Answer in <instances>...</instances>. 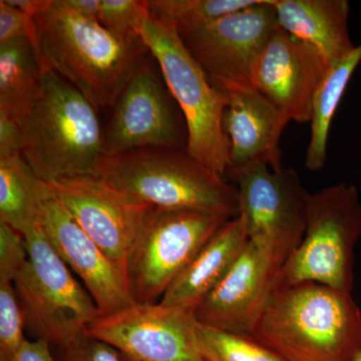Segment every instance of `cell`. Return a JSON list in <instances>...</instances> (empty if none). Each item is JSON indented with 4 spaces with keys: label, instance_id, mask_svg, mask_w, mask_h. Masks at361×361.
I'll use <instances>...</instances> for the list:
<instances>
[{
    "label": "cell",
    "instance_id": "83f0119b",
    "mask_svg": "<svg viewBox=\"0 0 361 361\" xmlns=\"http://www.w3.org/2000/svg\"><path fill=\"white\" fill-rule=\"evenodd\" d=\"M51 348L56 361H123L113 346L85 334L66 345Z\"/></svg>",
    "mask_w": 361,
    "mask_h": 361
},
{
    "label": "cell",
    "instance_id": "603a6c76",
    "mask_svg": "<svg viewBox=\"0 0 361 361\" xmlns=\"http://www.w3.org/2000/svg\"><path fill=\"white\" fill-rule=\"evenodd\" d=\"M258 0H149V13L177 30L208 25L257 4Z\"/></svg>",
    "mask_w": 361,
    "mask_h": 361
},
{
    "label": "cell",
    "instance_id": "277c9868",
    "mask_svg": "<svg viewBox=\"0 0 361 361\" xmlns=\"http://www.w3.org/2000/svg\"><path fill=\"white\" fill-rule=\"evenodd\" d=\"M97 177L130 199L155 208L239 216L234 185L180 149L146 148L104 156Z\"/></svg>",
    "mask_w": 361,
    "mask_h": 361
},
{
    "label": "cell",
    "instance_id": "4dcf8cb0",
    "mask_svg": "<svg viewBox=\"0 0 361 361\" xmlns=\"http://www.w3.org/2000/svg\"><path fill=\"white\" fill-rule=\"evenodd\" d=\"M11 361H56L51 344L40 339L28 341L23 344Z\"/></svg>",
    "mask_w": 361,
    "mask_h": 361
},
{
    "label": "cell",
    "instance_id": "f546056e",
    "mask_svg": "<svg viewBox=\"0 0 361 361\" xmlns=\"http://www.w3.org/2000/svg\"><path fill=\"white\" fill-rule=\"evenodd\" d=\"M20 123L0 111V158L20 156Z\"/></svg>",
    "mask_w": 361,
    "mask_h": 361
},
{
    "label": "cell",
    "instance_id": "ac0fdd59",
    "mask_svg": "<svg viewBox=\"0 0 361 361\" xmlns=\"http://www.w3.org/2000/svg\"><path fill=\"white\" fill-rule=\"evenodd\" d=\"M278 25L315 52L330 70L356 45L348 30V0H272Z\"/></svg>",
    "mask_w": 361,
    "mask_h": 361
},
{
    "label": "cell",
    "instance_id": "cb8c5ba5",
    "mask_svg": "<svg viewBox=\"0 0 361 361\" xmlns=\"http://www.w3.org/2000/svg\"><path fill=\"white\" fill-rule=\"evenodd\" d=\"M196 339L204 361H285L253 336L215 329L198 322Z\"/></svg>",
    "mask_w": 361,
    "mask_h": 361
},
{
    "label": "cell",
    "instance_id": "44dd1931",
    "mask_svg": "<svg viewBox=\"0 0 361 361\" xmlns=\"http://www.w3.org/2000/svg\"><path fill=\"white\" fill-rule=\"evenodd\" d=\"M360 61L361 44L327 71L316 90L310 121V140L305 156V167L312 172L322 170L326 165L330 127L349 80Z\"/></svg>",
    "mask_w": 361,
    "mask_h": 361
},
{
    "label": "cell",
    "instance_id": "4316f807",
    "mask_svg": "<svg viewBox=\"0 0 361 361\" xmlns=\"http://www.w3.org/2000/svg\"><path fill=\"white\" fill-rule=\"evenodd\" d=\"M27 260L25 237L0 221V283H13Z\"/></svg>",
    "mask_w": 361,
    "mask_h": 361
},
{
    "label": "cell",
    "instance_id": "d6986e66",
    "mask_svg": "<svg viewBox=\"0 0 361 361\" xmlns=\"http://www.w3.org/2000/svg\"><path fill=\"white\" fill-rule=\"evenodd\" d=\"M249 243L241 216L228 220L169 287L160 303L194 311L224 279Z\"/></svg>",
    "mask_w": 361,
    "mask_h": 361
},
{
    "label": "cell",
    "instance_id": "9c48e42d",
    "mask_svg": "<svg viewBox=\"0 0 361 361\" xmlns=\"http://www.w3.org/2000/svg\"><path fill=\"white\" fill-rule=\"evenodd\" d=\"M226 178L236 188L249 240L282 267L305 233L310 193L296 171L253 161L230 168Z\"/></svg>",
    "mask_w": 361,
    "mask_h": 361
},
{
    "label": "cell",
    "instance_id": "2e32d148",
    "mask_svg": "<svg viewBox=\"0 0 361 361\" xmlns=\"http://www.w3.org/2000/svg\"><path fill=\"white\" fill-rule=\"evenodd\" d=\"M281 266L249 240L224 279L194 311L197 322L251 336L278 283Z\"/></svg>",
    "mask_w": 361,
    "mask_h": 361
},
{
    "label": "cell",
    "instance_id": "1f68e13d",
    "mask_svg": "<svg viewBox=\"0 0 361 361\" xmlns=\"http://www.w3.org/2000/svg\"><path fill=\"white\" fill-rule=\"evenodd\" d=\"M61 6L82 18L99 21L102 0H59Z\"/></svg>",
    "mask_w": 361,
    "mask_h": 361
},
{
    "label": "cell",
    "instance_id": "d6a6232c",
    "mask_svg": "<svg viewBox=\"0 0 361 361\" xmlns=\"http://www.w3.org/2000/svg\"><path fill=\"white\" fill-rule=\"evenodd\" d=\"M6 1L33 18L40 11H44L49 4V0H6Z\"/></svg>",
    "mask_w": 361,
    "mask_h": 361
},
{
    "label": "cell",
    "instance_id": "ba28073f",
    "mask_svg": "<svg viewBox=\"0 0 361 361\" xmlns=\"http://www.w3.org/2000/svg\"><path fill=\"white\" fill-rule=\"evenodd\" d=\"M228 220L202 211L152 207L128 261L127 282L135 303L160 302L169 287Z\"/></svg>",
    "mask_w": 361,
    "mask_h": 361
},
{
    "label": "cell",
    "instance_id": "5b68a950",
    "mask_svg": "<svg viewBox=\"0 0 361 361\" xmlns=\"http://www.w3.org/2000/svg\"><path fill=\"white\" fill-rule=\"evenodd\" d=\"M141 37L184 116L188 153L226 178L231 161L224 129V97L188 51L174 26L149 13Z\"/></svg>",
    "mask_w": 361,
    "mask_h": 361
},
{
    "label": "cell",
    "instance_id": "30bf717a",
    "mask_svg": "<svg viewBox=\"0 0 361 361\" xmlns=\"http://www.w3.org/2000/svg\"><path fill=\"white\" fill-rule=\"evenodd\" d=\"M279 26L272 0L228 14L208 25L177 30L188 51L221 92L251 85L252 68Z\"/></svg>",
    "mask_w": 361,
    "mask_h": 361
},
{
    "label": "cell",
    "instance_id": "3957f363",
    "mask_svg": "<svg viewBox=\"0 0 361 361\" xmlns=\"http://www.w3.org/2000/svg\"><path fill=\"white\" fill-rule=\"evenodd\" d=\"M20 127L21 158L40 180L97 177L104 156L97 108L54 71L42 70L39 96Z\"/></svg>",
    "mask_w": 361,
    "mask_h": 361
},
{
    "label": "cell",
    "instance_id": "d4e9b609",
    "mask_svg": "<svg viewBox=\"0 0 361 361\" xmlns=\"http://www.w3.org/2000/svg\"><path fill=\"white\" fill-rule=\"evenodd\" d=\"M25 319L13 283H0V361H11L23 344Z\"/></svg>",
    "mask_w": 361,
    "mask_h": 361
},
{
    "label": "cell",
    "instance_id": "7a4b0ae2",
    "mask_svg": "<svg viewBox=\"0 0 361 361\" xmlns=\"http://www.w3.org/2000/svg\"><path fill=\"white\" fill-rule=\"evenodd\" d=\"M251 336L285 361H353L361 351V311L348 292L277 283Z\"/></svg>",
    "mask_w": 361,
    "mask_h": 361
},
{
    "label": "cell",
    "instance_id": "7402d4cb",
    "mask_svg": "<svg viewBox=\"0 0 361 361\" xmlns=\"http://www.w3.org/2000/svg\"><path fill=\"white\" fill-rule=\"evenodd\" d=\"M44 180L21 156L0 158V221L25 236L39 225Z\"/></svg>",
    "mask_w": 361,
    "mask_h": 361
},
{
    "label": "cell",
    "instance_id": "f1b7e54d",
    "mask_svg": "<svg viewBox=\"0 0 361 361\" xmlns=\"http://www.w3.org/2000/svg\"><path fill=\"white\" fill-rule=\"evenodd\" d=\"M18 39L35 42V18L23 13L6 0L0 1V44Z\"/></svg>",
    "mask_w": 361,
    "mask_h": 361
},
{
    "label": "cell",
    "instance_id": "e0dca14e",
    "mask_svg": "<svg viewBox=\"0 0 361 361\" xmlns=\"http://www.w3.org/2000/svg\"><path fill=\"white\" fill-rule=\"evenodd\" d=\"M220 94L226 104L230 168L260 161L272 170H282L280 140L289 121L251 85H233Z\"/></svg>",
    "mask_w": 361,
    "mask_h": 361
},
{
    "label": "cell",
    "instance_id": "52a82bcc",
    "mask_svg": "<svg viewBox=\"0 0 361 361\" xmlns=\"http://www.w3.org/2000/svg\"><path fill=\"white\" fill-rule=\"evenodd\" d=\"M25 237L28 260L13 284L25 314V329L51 348L66 345L82 336L101 313L39 224Z\"/></svg>",
    "mask_w": 361,
    "mask_h": 361
},
{
    "label": "cell",
    "instance_id": "9a60e30c",
    "mask_svg": "<svg viewBox=\"0 0 361 361\" xmlns=\"http://www.w3.org/2000/svg\"><path fill=\"white\" fill-rule=\"evenodd\" d=\"M327 71L314 51L278 26L254 63L250 82L289 122L306 123Z\"/></svg>",
    "mask_w": 361,
    "mask_h": 361
},
{
    "label": "cell",
    "instance_id": "8fae6325",
    "mask_svg": "<svg viewBox=\"0 0 361 361\" xmlns=\"http://www.w3.org/2000/svg\"><path fill=\"white\" fill-rule=\"evenodd\" d=\"M196 325L193 311L134 303L99 315L85 334L113 346L123 361H204Z\"/></svg>",
    "mask_w": 361,
    "mask_h": 361
},
{
    "label": "cell",
    "instance_id": "4fadbf2b",
    "mask_svg": "<svg viewBox=\"0 0 361 361\" xmlns=\"http://www.w3.org/2000/svg\"><path fill=\"white\" fill-rule=\"evenodd\" d=\"M39 224L51 246L82 280L101 315L111 314L135 303L125 277L73 219L44 180Z\"/></svg>",
    "mask_w": 361,
    "mask_h": 361
},
{
    "label": "cell",
    "instance_id": "484cf974",
    "mask_svg": "<svg viewBox=\"0 0 361 361\" xmlns=\"http://www.w3.org/2000/svg\"><path fill=\"white\" fill-rule=\"evenodd\" d=\"M149 13L148 1L102 0L99 23L123 39L142 40L141 30Z\"/></svg>",
    "mask_w": 361,
    "mask_h": 361
},
{
    "label": "cell",
    "instance_id": "5bb4252c",
    "mask_svg": "<svg viewBox=\"0 0 361 361\" xmlns=\"http://www.w3.org/2000/svg\"><path fill=\"white\" fill-rule=\"evenodd\" d=\"M104 133V156L139 149H180V132L160 78L147 63L130 78L116 99Z\"/></svg>",
    "mask_w": 361,
    "mask_h": 361
},
{
    "label": "cell",
    "instance_id": "ffe728a7",
    "mask_svg": "<svg viewBox=\"0 0 361 361\" xmlns=\"http://www.w3.org/2000/svg\"><path fill=\"white\" fill-rule=\"evenodd\" d=\"M42 78V65L32 40L0 44V111L20 123L39 96Z\"/></svg>",
    "mask_w": 361,
    "mask_h": 361
},
{
    "label": "cell",
    "instance_id": "8992f818",
    "mask_svg": "<svg viewBox=\"0 0 361 361\" xmlns=\"http://www.w3.org/2000/svg\"><path fill=\"white\" fill-rule=\"evenodd\" d=\"M360 237L361 202L355 185L338 183L310 194L302 241L280 269L278 283L313 282L351 293Z\"/></svg>",
    "mask_w": 361,
    "mask_h": 361
},
{
    "label": "cell",
    "instance_id": "7c38bea8",
    "mask_svg": "<svg viewBox=\"0 0 361 361\" xmlns=\"http://www.w3.org/2000/svg\"><path fill=\"white\" fill-rule=\"evenodd\" d=\"M47 184L127 281L130 250L152 207L132 200L96 176Z\"/></svg>",
    "mask_w": 361,
    "mask_h": 361
},
{
    "label": "cell",
    "instance_id": "6da1fadb",
    "mask_svg": "<svg viewBox=\"0 0 361 361\" xmlns=\"http://www.w3.org/2000/svg\"><path fill=\"white\" fill-rule=\"evenodd\" d=\"M35 23L42 70L65 78L96 108L115 106L149 51L142 40L123 39L99 21L68 11L59 0H49Z\"/></svg>",
    "mask_w": 361,
    "mask_h": 361
},
{
    "label": "cell",
    "instance_id": "836d02e7",
    "mask_svg": "<svg viewBox=\"0 0 361 361\" xmlns=\"http://www.w3.org/2000/svg\"><path fill=\"white\" fill-rule=\"evenodd\" d=\"M353 361H361V351L360 353H358L357 355L355 356V360H353Z\"/></svg>",
    "mask_w": 361,
    "mask_h": 361
}]
</instances>
